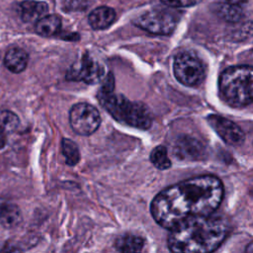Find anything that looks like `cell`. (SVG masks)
<instances>
[{
	"mask_svg": "<svg viewBox=\"0 0 253 253\" xmlns=\"http://www.w3.org/2000/svg\"><path fill=\"white\" fill-rule=\"evenodd\" d=\"M222 198V182L215 176L202 175L161 191L152 200L150 211L159 225L171 229L188 217L211 214Z\"/></svg>",
	"mask_w": 253,
	"mask_h": 253,
	"instance_id": "cell-1",
	"label": "cell"
},
{
	"mask_svg": "<svg viewBox=\"0 0 253 253\" xmlns=\"http://www.w3.org/2000/svg\"><path fill=\"white\" fill-rule=\"evenodd\" d=\"M227 233L225 222L216 216L197 215L171 228L168 247L172 252L205 253L215 250Z\"/></svg>",
	"mask_w": 253,
	"mask_h": 253,
	"instance_id": "cell-2",
	"label": "cell"
},
{
	"mask_svg": "<svg viewBox=\"0 0 253 253\" xmlns=\"http://www.w3.org/2000/svg\"><path fill=\"white\" fill-rule=\"evenodd\" d=\"M253 69L250 65H235L223 70L218 87L222 99L232 107L242 108L252 102Z\"/></svg>",
	"mask_w": 253,
	"mask_h": 253,
	"instance_id": "cell-3",
	"label": "cell"
},
{
	"mask_svg": "<svg viewBox=\"0 0 253 253\" xmlns=\"http://www.w3.org/2000/svg\"><path fill=\"white\" fill-rule=\"evenodd\" d=\"M100 104L118 122L140 129H147L152 119L147 107L138 102H131L123 95L113 92L100 91L98 94Z\"/></svg>",
	"mask_w": 253,
	"mask_h": 253,
	"instance_id": "cell-4",
	"label": "cell"
},
{
	"mask_svg": "<svg viewBox=\"0 0 253 253\" xmlns=\"http://www.w3.org/2000/svg\"><path fill=\"white\" fill-rule=\"evenodd\" d=\"M173 70L177 80L190 87L200 85L206 76L202 60L191 51H182L175 56Z\"/></svg>",
	"mask_w": 253,
	"mask_h": 253,
	"instance_id": "cell-5",
	"label": "cell"
},
{
	"mask_svg": "<svg viewBox=\"0 0 253 253\" xmlns=\"http://www.w3.org/2000/svg\"><path fill=\"white\" fill-rule=\"evenodd\" d=\"M178 23V17L169 10L157 9L141 14L133 20V24L154 35L171 34Z\"/></svg>",
	"mask_w": 253,
	"mask_h": 253,
	"instance_id": "cell-6",
	"label": "cell"
},
{
	"mask_svg": "<svg viewBox=\"0 0 253 253\" xmlns=\"http://www.w3.org/2000/svg\"><path fill=\"white\" fill-rule=\"evenodd\" d=\"M69 123L76 133L89 135L98 129L101 117L94 106L87 103H78L70 109Z\"/></svg>",
	"mask_w": 253,
	"mask_h": 253,
	"instance_id": "cell-7",
	"label": "cell"
},
{
	"mask_svg": "<svg viewBox=\"0 0 253 253\" xmlns=\"http://www.w3.org/2000/svg\"><path fill=\"white\" fill-rule=\"evenodd\" d=\"M104 72V66L96 58L86 52L79 63L68 70L66 78L69 80L83 81L87 84H95L103 79Z\"/></svg>",
	"mask_w": 253,
	"mask_h": 253,
	"instance_id": "cell-8",
	"label": "cell"
},
{
	"mask_svg": "<svg viewBox=\"0 0 253 253\" xmlns=\"http://www.w3.org/2000/svg\"><path fill=\"white\" fill-rule=\"evenodd\" d=\"M207 121L211 128L226 144L237 146L243 143L245 134L243 130L232 121L218 115H210L207 117Z\"/></svg>",
	"mask_w": 253,
	"mask_h": 253,
	"instance_id": "cell-9",
	"label": "cell"
},
{
	"mask_svg": "<svg viewBox=\"0 0 253 253\" xmlns=\"http://www.w3.org/2000/svg\"><path fill=\"white\" fill-rule=\"evenodd\" d=\"M20 16L25 23H36L46 15L48 7L46 3L35 0H27L20 4Z\"/></svg>",
	"mask_w": 253,
	"mask_h": 253,
	"instance_id": "cell-10",
	"label": "cell"
},
{
	"mask_svg": "<svg viewBox=\"0 0 253 253\" xmlns=\"http://www.w3.org/2000/svg\"><path fill=\"white\" fill-rule=\"evenodd\" d=\"M116 19V12L113 8L100 6L94 9L88 17L90 26L94 30H104L110 27Z\"/></svg>",
	"mask_w": 253,
	"mask_h": 253,
	"instance_id": "cell-11",
	"label": "cell"
},
{
	"mask_svg": "<svg viewBox=\"0 0 253 253\" xmlns=\"http://www.w3.org/2000/svg\"><path fill=\"white\" fill-rule=\"evenodd\" d=\"M28 53L21 47H11L4 56L5 67L13 73L24 71L28 65Z\"/></svg>",
	"mask_w": 253,
	"mask_h": 253,
	"instance_id": "cell-12",
	"label": "cell"
},
{
	"mask_svg": "<svg viewBox=\"0 0 253 253\" xmlns=\"http://www.w3.org/2000/svg\"><path fill=\"white\" fill-rule=\"evenodd\" d=\"M61 29V19L59 16L51 14L44 15L36 22V33L42 37H52L59 33Z\"/></svg>",
	"mask_w": 253,
	"mask_h": 253,
	"instance_id": "cell-13",
	"label": "cell"
},
{
	"mask_svg": "<svg viewBox=\"0 0 253 253\" xmlns=\"http://www.w3.org/2000/svg\"><path fill=\"white\" fill-rule=\"evenodd\" d=\"M22 221V213L15 204L5 203L0 206V223L5 228H14Z\"/></svg>",
	"mask_w": 253,
	"mask_h": 253,
	"instance_id": "cell-14",
	"label": "cell"
},
{
	"mask_svg": "<svg viewBox=\"0 0 253 253\" xmlns=\"http://www.w3.org/2000/svg\"><path fill=\"white\" fill-rule=\"evenodd\" d=\"M144 246V240L137 235L125 234L117 238L115 247L120 252H139Z\"/></svg>",
	"mask_w": 253,
	"mask_h": 253,
	"instance_id": "cell-15",
	"label": "cell"
},
{
	"mask_svg": "<svg viewBox=\"0 0 253 253\" xmlns=\"http://www.w3.org/2000/svg\"><path fill=\"white\" fill-rule=\"evenodd\" d=\"M216 13L221 19L230 23L238 22L243 16V11L241 6L235 5L226 1L218 4L216 8Z\"/></svg>",
	"mask_w": 253,
	"mask_h": 253,
	"instance_id": "cell-16",
	"label": "cell"
},
{
	"mask_svg": "<svg viewBox=\"0 0 253 253\" xmlns=\"http://www.w3.org/2000/svg\"><path fill=\"white\" fill-rule=\"evenodd\" d=\"M149 157L151 163L159 170H165L171 166V161L168 157L167 148L162 145H158L153 148Z\"/></svg>",
	"mask_w": 253,
	"mask_h": 253,
	"instance_id": "cell-17",
	"label": "cell"
},
{
	"mask_svg": "<svg viewBox=\"0 0 253 253\" xmlns=\"http://www.w3.org/2000/svg\"><path fill=\"white\" fill-rule=\"evenodd\" d=\"M62 154L65 157L66 164L70 166H74L78 163L80 159V152L77 144L68 138H63L61 141Z\"/></svg>",
	"mask_w": 253,
	"mask_h": 253,
	"instance_id": "cell-18",
	"label": "cell"
},
{
	"mask_svg": "<svg viewBox=\"0 0 253 253\" xmlns=\"http://www.w3.org/2000/svg\"><path fill=\"white\" fill-rule=\"evenodd\" d=\"M18 116L8 110L0 112V126L6 131V133L14 131L19 126Z\"/></svg>",
	"mask_w": 253,
	"mask_h": 253,
	"instance_id": "cell-19",
	"label": "cell"
},
{
	"mask_svg": "<svg viewBox=\"0 0 253 253\" xmlns=\"http://www.w3.org/2000/svg\"><path fill=\"white\" fill-rule=\"evenodd\" d=\"M202 0H161L163 4L166 6L174 7V8H181V7H190L198 4Z\"/></svg>",
	"mask_w": 253,
	"mask_h": 253,
	"instance_id": "cell-20",
	"label": "cell"
},
{
	"mask_svg": "<svg viewBox=\"0 0 253 253\" xmlns=\"http://www.w3.org/2000/svg\"><path fill=\"white\" fill-rule=\"evenodd\" d=\"M7 142V133L6 131L0 126V149L6 145Z\"/></svg>",
	"mask_w": 253,
	"mask_h": 253,
	"instance_id": "cell-21",
	"label": "cell"
},
{
	"mask_svg": "<svg viewBox=\"0 0 253 253\" xmlns=\"http://www.w3.org/2000/svg\"><path fill=\"white\" fill-rule=\"evenodd\" d=\"M225 1L229 2V3H232V4H235V5H239V6H241L242 4L247 2V0H225Z\"/></svg>",
	"mask_w": 253,
	"mask_h": 253,
	"instance_id": "cell-22",
	"label": "cell"
}]
</instances>
